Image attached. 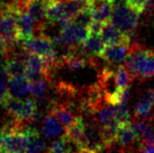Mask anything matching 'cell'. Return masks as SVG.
Instances as JSON below:
<instances>
[{"instance_id": "obj_13", "label": "cell", "mask_w": 154, "mask_h": 153, "mask_svg": "<svg viewBox=\"0 0 154 153\" xmlns=\"http://www.w3.org/2000/svg\"><path fill=\"white\" fill-rule=\"evenodd\" d=\"M8 89L11 96L16 98H25L31 91V83L26 77H10Z\"/></svg>"}, {"instance_id": "obj_2", "label": "cell", "mask_w": 154, "mask_h": 153, "mask_svg": "<svg viewBox=\"0 0 154 153\" xmlns=\"http://www.w3.org/2000/svg\"><path fill=\"white\" fill-rule=\"evenodd\" d=\"M140 14L130 4L116 5L113 6L110 22L125 34L134 35L139 26Z\"/></svg>"}, {"instance_id": "obj_18", "label": "cell", "mask_w": 154, "mask_h": 153, "mask_svg": "<svg viewBox=\"0 0 154 153\" xmlns=\"http://www.w3.org/2000/svg\"><path fill=\"white\" fill-rule=\"evenodd\" d=\"M86 56L79 53H72L62 61V67H66L69 70H79L85 67L87 63Z\"/></svg>"}, {"instance_id": "obj_29", "label": "cell", "mask_w": 154, "mask_h": 153, "mask_svg": "<svg viewBox=\"0 0 154 153\" xmlns=\"http://www.w3.org/2000/svg\"><path fill=\"white\" fill-rule=\"evenodd\" d=\"M131 6H133L135 9H137L140 13H143L144 10L147 9V3L146 0H129V3Z\"/></svg>"}, {"instance_id": "obj_34", "label": "cell", "mask_w": 154, "mask_h": 153, "mask_svg": "<svg viewBox=\"0 0 154 153\" xmlns=\"http://www.w3.org/2000/svg\"><path fill=\"white\" fill-rule=\"evenodd\" d=\"M77 153H102V152H97V151H93V150H90L88 149V148H85V147H82L80 148L79 151Z\"/></svg>"}, {"instance_id": "obj_33", "label": "cell", "mask_w": 154, "mask_h": 153, "mask_svg": "<svg viewBox=\"0 0 154 153\" xmlns=\"http://www.w3.org/2000/svg\"><path fill=\"white\" fill-rule=\"evenodd\" d=\"M111 3L113 6H116V5H121V4H128L129 0H111Z\"/></svg>"}, {"instance_id": "obj_30", "label": "cell", "mask_w": 154, "mask_h": 153, "mask_svg": "<svg viewBox=\"0 0 154 153\" xmlns=\"http://www.w3.org/2000/svg\"><path fill=\"white\" fill-rule=\"evenodd\" d=\"M103 23L102 22H99V21H93L91 23V25L89 26V30H90V33L91 34H98L100 35L102 33V30H103Z\"/></svg>"}, {"instance_id": "obj_28", "label": "cell", "mask_w": 154, "mask_h": 153, "mask_svg": "<svg viewBox=\"0 0 154 153\" xmlns=\"http://www.w3.org/2000/svg\"><path fill=\"white\" fill-rule=\"evenodd\" d=\"M11 95L8 89V82L0 78V106H4V103Z\"/></svg>"}, {"instance_id": "obj_22", "label": "cell", "mask_w": 154, "mask_h": 153, "mask_svg": "<svg viewBox=\"0 0 154 153\" xmlns=\"http://www.w3.org/2000/svg\"><path fill=\"white\" fill-rule=\"evenodd\" d=\"M23 102H25V100H22L19 98L10 96L9 98L7 99V100L5 102V103H4L3 106L6 108L8 113H9L12 117L18 119L20 114H21V112H22V109H23Z\"/></svg>"}, {"instance_id": "obj_31", "label": "cell", "mask_w": 154, "mask_h": 153, "mask_svg": "<svg viewBox=\"0 0 154 153\" xmlns=\"http://www.w3.org/2000/svg\"><path fill=\"white\" fill-rule=\"evenodd\" d=\"M7 51H8V46L6 41L2 37H0V57L5 58L7 56Z\"/></svg>"}, {"instance_id": "obj_24", "label": "cell", "mask_w": 154, "mask_h": 153, "mask_svg": "<svg viewBox=\"0 0 154 153\" xmlns=\"http://www.w3.org/2000/svg\"><path fill=\"white\" fill-rule=\"evenodd\" d=\"M94 21L93 18V12L92 9H86L77 13L72 17V23H76L78 26H82L85 27H89L91 25V23Z\"/></svg>"}, {"instance_id": "obj_4", "label": "cell", "mask_w": 154, "mask_h": 153, "mask_svg": "<svg viewBox=\"0 0 154 153\" xmlns=\"http://www.w3.org/2000/svg\"><path fill=\"white\" fill-rule=\"evenodd\" d=\"M0 143L8 153H26L27 139L25 131L0 133Z\"/></svg>"}, {"instance_id": "obj_9", "label": "cell", "mask_w": 154, "mask_h": 153, "mask_svg": "<svg viewBox=\"0 0 154 153\" xmlns=\"http://www.w3.org/2000/svg\"><path fill=\"white\" fill-rule=\"evenodd\" d=\"M154 106V95L152 91L149 89L144 93L140 99L137 103L135 107V117L145 118L151 120L154 118L152 113V108Z\"/></svg>"}, {"instance_id": "obj_5", "label": "cell", "mask_w": 154, "mask_h": 153, "mask_svg": "<svg viewBox=\"0 0 154 153\" xmlns=\"http://www.w3.org/2000/svg\"><path fill=\"white\" fill-rule=\"evenodd\" d=\"M26 49L28 52L37 54L41 57H47L54 53V43L53 40L47 36H36L23 41Z\"/></svg>"}, {"instance_id": "obj_16", "label": "cell", "mask_w": 154, "mask_h": 153, "mask_svg": "<svg viewBox=\"0 0 154 153\" xmlns=\"http://www.w3.org/2000/svg\"><path fill=\"white\" fill-rule=\"evenodd\" d=\"M25 134L27 139L26 153H48L45 142L35 129H26Z\"/></svg>"}, {"instance_id": "obj_36", "label": "cell", "mask_w": 154, "mask_h": 153, "mask_svg": "<svg viewBox=\"0 0 154 153\" xmlns=\"http://www.w3.org/2000/svg\"><path fill=\"white\" fill-rule=\"evenodd\" d=\"M2 150H3V147H2V145H1V143H0V153L2 152Z\"/></svg>"}, {"instance_id": "obj_25", "label": "cell", "mask_w": 154, "mask_h": 153, "mask_svg": "<svg viewBox=\"0 0 154 153\" xmlns=\"http://www.w3.org/2000/svg\"><path fill=\"white\" fill-rule=\"evenodd\" d=\"M48 80L46 79H40L38 81H35L31 83V91L30 94L33 96V98L36 99H40L45 96L48 92Z\"/></svg>"}, {"instance_id": "obj_14", "label": "cell", "mask_w": 154, "mask_h": 153, "mask_svg": "<svg viewBox=\"0 0 154 153\" xmlns=\"http://www.w3.org/2000/svg\"><path fill=\"white\" fill-rule=\"evenodd\" d=\"M106 44L104 43L103 37L98 34H90L87 40L81 44L84 54L87 57L92 56H100L105 49Z\"/></svg>"}, {"instance_id": "obj_6", "label": "cell", "mask_w": 154, "mask_h": 153, "mask_svg": "<svg viewBox=\"0 0 154 153\" xmlns=\"http://www.w3.org/2000/svg\"><path fill=\"white\" fill-rule=\"evenodd\" d=\"M131 51V45L128 44H113L105 47L103 54L100 55L109 64L120 66L125 61Z\"/></svg>"}, {"instance_id": "obj_27", "label": "cell", "mask_w": 154, "mask_h": 153, "mask_svg": "<svg viewBox=\"0 0 154 153\" xmlns=\"http://www.w3.org/2000/svg\"><path fill=\"white\" fill-rule=\"evenodd\" d=\"M69 152V147H68L67 140L64 136L62 139H56L50 146L48 153H68Z\"/></svg>"}, {"instance_id": "obj_26", "label": "cell", "mask_w": 154, "mask_h": 153, "mask_svg": "<svg viewBox=\"0 0 154 153\" xmlns=\"http://www.w3.org/2000/svg\"><path fill=\"white\" fill-rule=\"evenodd\" d=\"M115 113L117 121L120 125L130 122V113L127 106V103H119L115 104Z\"/></svg>"}, {"instance_id": "obj_32", "label": "cell", "mask_w": 154, "mask_h": 153, "mask_svg": "<svg viewBox=\"0 0 154 153\" xmlns=\"http://www.w3.org/2000/svg\"><path fill=\"white\" fill-rule=\"evenodd\" d=\"M140 150L141 153H154V143L141 145L140 146Z\"/></svg>"}, {"instance_id": "obj_17", "label": "cell", "mask_w": 154, "mask_h": 153, "mask_svg": "<svg viewBox=\"0 0 154 153\" xmlns=\"http://www.w3.org/2000/svg\"><path fill=\"white\" fill-rule=\"evenodd\" d=\"M93 0H66L64 1V13L73 17L79 12L92 9Z\"/></svg>"}, {"instance_id": "obj_39", "label": "cell", "mask_w": 154, "mask_h": 153, "mask_svg": "<svg viewBox=\"0 0 154 153\" xmlns=\"http://www.w3.org/2000/svg\"><path fill=\"white\" fill-rule=\"evenodd\" d=\"M68 153H73V152H68Z\"/></svg>"}, {"instance_id": "obj_8", "label": "cell", "mask_w": 154, "mask_h": 153, "mask_svg": "<svg viewBox=\"0 0 154 153\" xmlns=\"http://www.w3.org/2000/svg\"><path fill=\"white\" fill-rule=\"evenodd\" d=\"M16 27H17L18 39L21 41H26L34 36L36 23L29 13L26 10L19 17Z\"/></svg>"}, {"instance_id": "obj_7", "label": "cell", "mask_w": 154, "mask_h": 153, "mask_svg": "<svg viewBox=\"0 0 154 153\" xmlns=\"http://www.w3.org/2000/svg\"><path fill=\"white\" fill-rule=\"evenodd\" d=\"M98 85L103 92L105 99L111 96L119 89L116 80L115 69H112L109 66H106L103 70L99 71Z\"/></svg>"}, {"instance_id": "obj_38", "label": "cell", "mask_w": 154, "mask_h": 153, "mask_svg": "<svg viewBox=\"0 0 154 153\" xmlns=\"http://www.w3.org/2000/svg\"><path fill=\"white\" fill-rule=\"evenodd\" d=\"M58 1H66V0H58Z\"/></svg>"}, {"instance_id": "obj_37", "label": "cell", "mask_w": 154, "mask_h": 153, "mask_svg": "<svg viewBox=\"0 0 154 153\" xmlns=\"http://www.w3.org/2000/svg\"><path fill=\"white\" fill-rule=\"evenodd\" d=\"M150 90L152 91V93H153V95H154V87H152V88H151V89H150Z\"/></svg>"}, {"instance_id": "obj_40", "label": "cell", "mask_w": 154, "mask_h": 153, "mask_svg": "<svg viewBox=\"0 0 154 153\" xmlns=\"http://www.w3.org/2000/svg\"><path fill=\"white\" fill-rule=\"evenodd\" d=\"M109 1H111V0H109Z\"/></svg>"}, {"instance_id": "obj_11", "label": "cell", "mask_w": 154, "mask_h": 153, "mask_svg": "<svg viewBox=\"0 0 154 153\" xmlns=\"http://www.w3.org/2000/svg\"><path fill=\"white\" fill-rule=\"evenodd\" d=\"M113 5L109 0H93L92 12L95 21L102 23L110 22Z\"/></svg>"}, {"instance_id": "obj_15", "label": "cell", "mask_w": 154, "mask_h": 153, "mask_svg": "<svg viewBox=\"0 0 154 153\" xmlns=\"http://www.w3.org/2000/svg\"><path fill=\"white\" fill-rule=\"evenodd\" d=\"M42 133L46 138H55L66 133V129L62 125L58 118L50 111L44 119Z\"/></svg>"}, {"instance_id": "obj_12", "label": "cell", "mask_w": 154, "mask_h": 153, "mask_svg": "<svg viewBox=\"0 0 154 153\" xmlns=\"http://www.w3.org/2000/svg\"><path fill=\"white\" fill-rule=\"evenodd\" d=\"M54 0H26V10L29 13L36 23H43L46 19L48 5Z\"/></svg>"}, {"instance_id": "obj_20", "label": "cell", "mask_w": 154, "mask_h": 153, "mask_svg": "<svg viewBox=\"0 0 154 153\" xmlns=\"http://www.w3.org/2000/svg\"><path fill=\"white\" fill-rule=\"evenodd\" d=\"M64 14V1L54 0L47 7L46 20L47 22H58Z\"/></svg>"}, {"instance_id": "obj_35", "label": "cell", "mask_w": 154, "mask_h": 153, "mask_svg": "<svg viewBox=\"0 0 154 153\" xmlns=\"http://www.w3.org/2000/svg\"><path fill=\"white\" fill-rule=\"evenodd\" d=\"M153 2V0H146V3H147V8L151 5V3Z\"/></svg>"}, {"instance_id": "obj_21", "label": "cell", "mask_w": 154, "mask_h": 153, "mask_svg": "<svg viewBox=\"0 0 154 153\" xmlns=\"http://www.w3.org/2000/svg\"><path fill=\"white\" fill-rule=\"evenodd\" d=\"M37 114V104L33 99H26L23 102V106L21 114L18 120L23 122H30L33 121Z\"/></svg>"}, {"instance_id": "obj_19", "label": "cell", "mask_w": 154, "mask_h": 153, "mask_svg": "<svg viewBox=\"0 0 154 153\" xmlns=\"http://www.w3.org/2000/svg\"><path fill=\"white\" fill-rule=\"evenodd\" d=\"M10 77H26V63L16 59H6L4 63Z\"/></svg>"}, {"instance_id": "obj_1", "label": "cell", "mask_w": 154, "mask_h": 153, "mask_svg": "<svg viewBox=\"0 0 154 153\" xmlns=\"http://www.w3.org/2000/svg\"><path fill=\"white\" fill-rule=\"evenodd\" d=\"M124 66L134 79L144 80L154 77V52L137 42L133 43Z\"/></svg>"}, {"instance_id": "obj_3", "label": "cell", "mask_w": 154, "mask_h": 153, "mask_svg": "<svg viewBox=\"0 0 154 153\" xmlns=\"http://www.w3.org/2000/svg\"><path fill=\"white\" fill-rule=\"evenodd\" d=\"M116 143L119 144L121 153H131L140 143V136L131 121L120 125Z\"/></svg>"}, {"instance_id": "obj_23", "label": "cell", "mask_w": 154, "mask_h": 153, "mask_svg": "<svg viewBox=\"0 0 154 153\" xmlns=\"http://www.w3.org/2000/svg\"><path fill=\"white\" fill-rule=\"evenodd\" d=\"M115 74H116L117 84H118L119 88L130 87L132 81L134 80L133 76L128 71V69L126 68V66H124V64L117 66L116 69H115Z\"/></svg>"}, {"instance_id": "obj_10", "label": "cell", "mask_w": 154, "mask_h": 153, "mask_svg": "<svg viewBox=\"0 0 154 153\" xmlns=\"http://www.w3.org/2000/svg\"><path fill=\"white\" fill-rule=\"evenodd\" d=\"M84 135H85V122L82 116L78 115L74 122L68 127L63 136L70 142H74L82 148L84 147Z\"/></svg>"}]
</instances>
